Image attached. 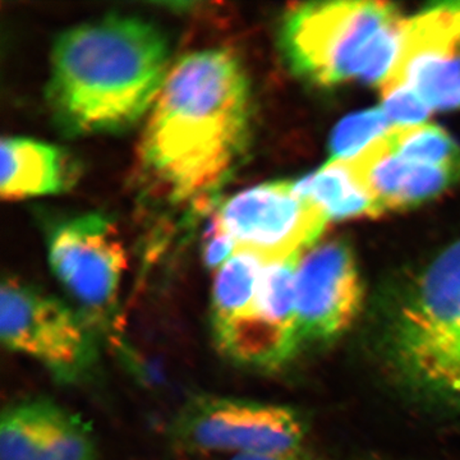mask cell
<instances>
[{
  "instance_id": "8fae6325",
  "label": "cell",
  "mask_w": 460,
  "mask_h": 460,
  "mask_svg": "<svg viewBox=\"0 0 460 460\" xmlns=\"http://www.w3.org/2000/svg\"><path fill=\"white\" fill-rule=\"evenodd\" d=\"M363 287L352 248L343 241L314 244L296 270L298 335L305 343H329L345 334L362 308Z\"/></svg>"
},
{
  "instance_id": "44dd1931",
  "label": "cell",
  "mask_w": 460,
  "mask_h": 460,
  "mask_svg": "<svg viewBox=\"0 0 460 460\" xmlns=\"http://www.w3.org/2000/svg\"><path fill=\"white\" fill-rule=\"evenodd\" d=\"M226 460H305L298 453L283 454H241V456H229Z\"/></svg>"
},
{
  "instance_id": "277c9868",
  "label": "cell",
  "mask_w": 460,
  "mask_h": 460,
  "mask_svg": "<svg viewBox=\"0 0 460 460\" xmlns=\"http://www.w3.org/2000/svg\"><path fill=\"white\" fill-rule=\"evenodd\" d=\"M407 22L385 2L296 4L281 25V49L293 71L310 83L381 84L398 58Z\"/></svg>"
},
{
  "instance_id": "7c38bea8",
  "label": "cell",
  "mask_w": 460,
  "mask_h": 460,
  "mask_svg": "<svg viewBox=\"0 0 460 460\" xmlns=\"http://www.w3.org/2000/svg\"><path fill=\"white\" fill-rule=\"evenodd\" d=\"M0 460H96L93 429L49 399H27L0 419Z\"/></svg>"
},
{
  "instance_id": "7a4b0ae2",
  "label": "cell",
  "mask_w": 460,
  "mask_h": 460,
  "mask_svg": "<svg viewBox=\"0 0 460 460\" xmlns=\"http://www.w3.org/2000/svg\"><path fill=\"white\" fill-rule=\"evenodd\" d=\"M47 99L71 135L129 128L153 107L169 72V45L153 23L109 16L71 27L51 50Z\"/></svg>"
},
{
  "instance_id": "2e32d148",
  "label": "cell",
  "mask_w": 460,
  "mask_h": 460,
  "mask_svg": "<svg viewBox=\"0 0 460 460\" xmlns=\"http://www.w3.org/2000/svg\"><path fill=\"white\" fill-rule=\"evenodd\" d=\"M265 260L237 251L217 269L211 295V330L217 332L244 313L255 299Z\"/></svg>"
},
{
  "instance_id": "ffe728a7",
  "label": "cell",
  "mask_w": 460,
  "mask_h": 460,
  "mask_svg": "<svg viewBox=\"0 0 460 460\" xmlns=\"http://www.w3.org/2000/svg\"><path fill=\"white\" fill-rule=\"evenodd\" d=\"M235 246L232 239L223 232L217 219L208 230L205 243V262L210 269H219L234 255Z\"/></svg>"
},
{
  "instance_id": "30bf717a",
  "label": "cell",
  "mask_w": 460,
  "mask_h": 460,
  "mask_svg": "<svg viewBox=\"0 0 460 460\" xmlns=\"http://www.w3.org/2000/svg\"><path fill=\"white\" fill-rule=\"evenodd\" d=\"M402 86L432 111L460 107V2L432 5L408 20L381 93Z\"/></svg>"
},
{
  "instance_id": "ac0fdd59",
  "label": "cell",
  "mask_w": 460,
  "mask_h": 460,
  "mask_svg": "<svg viewBox=\"0 0 460 460\" xmlns=\"http://www.w3.org/2000/svg\"><path fill=\"white\" fill-rule=\"evenodd\" d=\"M383 108L370 109L345 118L338 124L330 140L332 159H350L371 142L385 135L392 127Z\"/></svg>"
},
{
  "instance_id": "9c48e42d",
  "label": "cell",
  "mask_w": 460,
  "mask_h": 460,
  "mask_svg": "<svg viewBox=\"0 0 460 460\" xmlns=\"http://www.w3.org/2000/svg\"><path fill=\"white\" fill-rule=\"evenodd\" d=\"M301 253L266 262L252 305L213 332L217 349L239 366L274 370L301 348L296 308V270Z\"/></svg>"
},
{
  "instance_id": "5b68a950",
  "label": "cell",
  "mask_w": 460,
  "mask_h": 460,
  "mask_svg": "<svg viewBox=\"0 0 460 460\" xmlns=\"http://www.w3.org/2000/svg\"><path fill=\"white\" fill-rule=\"evenodd\" d=\"M96 335L71 305L17 278L3 279V345L40 362L59 383H83L91 376L99 359Z\"/></svg>"
},
{
  "instance_id": "4fadbf2b",
  "label": "cell",
  "mask_w": 460,
  "mask_h": 460,
  "mask_svg": "<svg viewBox=\"0 0 460 460\" xmlns=\"http://www.w3.org/2000/svg\"><path fill=\"white\" fill-rule=\"evenodd\" d=\"M341 160L372 199L378 215L422 204L460 180L459 172L420 164L398 155L385 135L356 156Z\"/></svg>"
},
{
  "instance_id": "52a82bcc",
  "label": "cell",
  "mask_w": 460,
  "mask_h": 460,
  "mask_svg": "<svg viewBox=\"0 0 460 460\" xmlns=\"http://www.w3.org/2000/svg\"><path fill=\"white\" fill-rule=\"evenodd\" d=\"M48 259L54 277L91 328L98 332L111 329L127 266L113 223L100 214L63 220L48 237Z\"/></svg>"
},
{
  "instance_id": "3957f363",
  "label": "cell",
  "mask_w": 460,
  "mask_h": 460,
  "mask_svg": "<svg viewBox=\"0 0 460 460\" xmlns=\"http://www.w3.org/2000/svg\"><path fill=\"white\" fill-rule=\"evenodd\" d=\"M378 353L396 385L460 413V241L390 298Z\"/></svg>"
},
{
  "instance_id": "9a60e30c",
  "label": "cell",
  "mask_w": 460,
  "mask_h": 460,
  "mask_svg": "<svg viewBox=\"0 0 460 460\" xmlns=\"http://www.w3.org/2000/svg\"><path fill=\"white\" fill-rule=\"evenodd\" d=\"M296 189L328 215L329 219L378 217L374 202L356 183L343 160L330 159L320 171L296 181Z\"/></svg>"
},
{
  "instance_id": "6da1fadb",
  "label": "cell",
  "mask_w": 460,
  "mask_h": 460,
  "mask_svg": "<svg viewBox=\"0 0 460 460\" xmlns=\"http://www.w3.org/2000/svg\"><path fill=\"white\" fill-rule=\"evenodd\" d=\"M250 87L228 50L195 51L169 69L140 144L145 171L174 199L204 193L243 150Z\"/></svg>"
},
{
  "instance_id": "e0dca14e",
  "label": "cell",
  "mask_w": 460,
  "mask_h": 460,
  "mask_svg": "<svg viewBox=\"0 0 460 460\" xmlns=\"http://www.w3.org/2000/svg\"><path fill=\"white\" fill-rule=\"evenodd\" d=\"M385 138L394 153L411 162L460 174V147L440 127L426 123L393 126Z\"/></svg>"
},
{
  "instance_id": "d6986e66",
  "label": "cell",
  "mask_w": 460,
  "mask_h": 460,
  "mask_svg": "<svg viewBox=\"0 0 460 460\" xmlns=\"http://www.w3.org/2000/svg\"><path fill=\"white\" fill-rule=\"evenodd\" d=\"M383 111L395 126L422 124L431 108L410 87H396L383 93Z\"/></svg>"
},
{
  "instance_id": "5bb4252c",
  "label": "cell",
  "mask_w": 460,
  "mask_h": 460,
  "mask_svg": "<svg viewBox=\"0 0 460 460\" xmlns=\"http://www.w3.org/2000/svg\"><path fill=\"white\" fill-rule=\"evenodd\" d=\"M0 193L21 199L63 192L74 181V165L62 148L26 137L3 138Z\"/></svg>"
},
{
  "instance_id": "8992f818",
  "label": "cell",
  "mask_w": 460,
  "mask_h": 460,
  "mask_svg": "<svg viewBox=\"0 0 460 460\" xmlns=\"http://www.w3.org/2000/svg\"><path fill=\"white\" fill-rule=\"evenodd\" d=\"M305 420L286 405L196 395L172 420L171 438L193 456L301 452Z\"/></svg>"
},
{
  "instance_id": "ba28073f",
  "label": "cell",
  "mask_w": 460,
  "mask_h": 460,
  "mask_svg": "<svg viewBox=\"0 0 460 460\" xmlns=\"http://www.w3.org/2000/svg\"><path fill=\"white\" fill-rule=\"evenodd\" d=\"M237 251L279 261L316 244L330 222L292 181H272L237 193L215 217Z\"/></svg>"
}]
</instances>
